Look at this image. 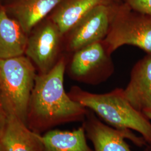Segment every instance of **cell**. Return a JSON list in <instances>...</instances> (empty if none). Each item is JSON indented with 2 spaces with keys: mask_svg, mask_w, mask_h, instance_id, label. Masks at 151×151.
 Listing matches in <instances>:
<instances>
[{
  "mask_svg": "<svg viewBox=\"0 0 151 151\" xmlns=\"http://www.w3.org/2000/svg\"><path fill=\"white\" fill-rule=\"evenodd\" d=\"M66 60L62 57L47 73L35 77L27 109L26 124L41 134L62 124L83 122L88 109L73 100L65 91Z\"/></svg>",
  "mask_w": 151,
  "mask_h": 151,
  "instance_id": "cell-1",
  "label": "cell"
},
{
  "mask_svg": "<svg viewBox=\"0 0 151 151\" xmlns=\"http://www.w3.org/2000/svg\"><path fill=\"white\" fill-rule=\"evenodd\" d=\"M74 101L91 110L108 125L120 130H133L151 145V123L145 114L136 110L124 96L123 89L103 94L93 93L73 86L68 93Z\"/></svg>",
  "mask_w": 151,
  "mask_h": 151,
  "instance_id": "cell-2",
  "label": "cell"
},
{
  "mask_svg": "<svg viewBox=\"0 0 151 151\" xmlns=\"http://www.w3.org/2000/svg\"><path fill=\"white\" fill-rule=\"evenodd\" d=\"M36 68L25 55L0 60V93L8 113L26 123Z\"/></svg>",
  "mask_w": 151,
  "mask_h": 151,
  "instance_id": "cell-3",
  "label": "cell"
},
{
  "mask_svg": "<svg viewBox=\"0 0 151 151\" xmlns=\"http://www.w3.org/2000/svg\"><path fill=\"white\" fill-rule=\"evenodd\" d=\"M102 42L110 55L124 45L151 53V15L134 11L119 0L114 2L108 34Z\"/></svg>",
  "mask_w": 151,
  "mask_h": 151,
  "instance_id": "cell-4",
  "label": "cell"
},
{
  "mask_svg": "<svg viewBox=\"0 0 151 151\" xmlns=\"http://www.w3.org/2000/svg\"><path fill=\"white\" fill-rule=\"evenodd\" d=\"M64 36L48 16L33 29L28 35L25 55L38 69L39 73H47L61 57L60 49Z\"/></svg>",
  "mask_w": 151,
  "mask_h": 151,
  "instance_id": "cell-5",
  "label": "cell"
},
{
  "mask_svg": "<svg viewBox=\"0 0 151 151\" xmlns=\"http://www.w3.org/2000/svg\"><path fill=\"white\" fill-rule=\"evenodd\" d=\"M69 65L70 76L76 81L97 84L113 72V64L102 42L90 44L72 53Z\"/></svg>",
  "mask_w": 151,
  "mask_h": 151,
  "instance_id": "cell-6",
  "label": "cell"
},
{
  "mask_svg": "<svg viewBox=\"0 0 151 151\" xmlns=\"http://www.w3.org/2000/svg\"><path fill=\"white\" fill-rule=\"evenodd\" d=\"M112 4L97 6L65 35L68 52L73 53L87 45L103 41L109 30Z\"/></svg>",
  "mask_w": 151,
  "mask_h": 151,
  "instance_id": "cell-7",
  "label": "cell"
},
{
  "mask_svg": "<svg viewBox=\"0 0 151 151\" xmlns=\"http://www.w3.org/2000/svg\"><path fill=\"white\" fill-rule=\"evenodd\" d=\"M82 123L86 135L93 144V151H133L125 138L138 147L147 146L142 136L134 134L131 130L118 129L104 124L89 109Z\"/></svg>",
  "mask_w": 151,
  "mask_h": 151,
  "instance_id": "cell-8",
  "label": "cell"
},
{
  "mask_svg": "<svg viewBox=\"0 0 151 151\" xmlns=\"http://www.w3.org/2000/svg\"><path fill=\"white\" fill-rule=\"evenodd\" d=\"M63 0H5L4 7L27 34Z\"/></svg>",
  "mask_w": 151,
  "mask_h": 151,
  "instance_id": "cell-9",
  "label": "cell"
},
{
  "mask_svg": "<svg viewBox=\"0 0 151 151\" xmlns=\"http://www.w3.org/2000/svg\"><path fill=\"white\" fill-rule=\"evenodd\" d=\"M124 96L136 110L151 111V53L137 62L130 73Z\"/></svg>",
  "mask_w": 151,
  "mask_h": 151,
  "instance_id": "cell-10",
  "label": "cell"
},
{
  "mask_svg": "<svg viewBox=\"0 0 151 151\" xmlns=\"http://www.w3.org/2000/svg\"><path fill=\"white\" fill-rule=\"evenodd\" d=\"M0 145L3 151H43L41 134L12 114L8 113Z\"/></svg>",
  "mask_w": 151,
  "mask_h": 151,
  "instance_id": "cell-11",
  "label": "cell"
},
{
  "mask_svg": "<svg viewBox=\"0 0 151 151\" xmlns=\"http://www.w3.org/2000/svg\"><path fill=\"white\" fill-rule=\"evenodd\" d=\"M118 0H63L48 17L65 36L81 19L96 6Z\"/></svg>",
  "mask_w": 151,
  "mask_h": 151,
  "instance_id": "cell-12",
  "label": "cell"
},
{
  "mask_svg": "<svg viewBox=\"0 0 151 151\" xmlns=\"http://www.w3.org/2000/svg\"><path fill=\"white\" fill-rule=\"evenodd\" d=\"M27 39L28 35L2 6L0 9V60L25 55Z\"/></svg>",
  "mask_w": 151,
  "mask_h": 151,
  "instance_id": "cell-13",
  "label": "cell"
},
{
  "mask_svg": "<svg viewBox=\"0 0 151 151\" xmlns=\"http://www.w3.org/2000/svg\"><path fill=\"white\" fill-rule=\"evenodd\" d=\"M43 151H93L83 126L72 131L52 129L41 135Z\"/></svg>",
  "mask_w": 151,
  "mask_h": 151,
  "instance_id": "cell-14",
  "label": "cell"
},
{
  "mask_svg": "<svg viewBox=\"0 0 151 151\" xmlns=\"http://www.w3.org/2000/svg\"><path fill=\"white\" fill-rule=\"evenodd\" d=\"M124 2L134 11L151 15V0H124Z\"/></svg>",
  "mask_w": 151,
  "mask_h": 151,
  "instance_id": "cell-15",
  "label": "cell"
},
{
  "mask_svg": "<svg viewBox=\"0 0 151 151\" xmlns=\"http://www.w3.org/2000/svg\"><path fill=\"white\" fill-rule=\"evenodd\" d=\"M8 116V113L4 106L0 93V138L5 127L6 123Z\"/></svg>",
  "mask_w": 151,
  "mask_h": 151,
  "instance_id": "cell-16",
  "label": "cell"
},
{
  "mask_svg": "<svg viewBox=\"0 0 151 151\" xmlns=\"http://www.w3.org/2000/svg\"><path fill=\"white\" fill-rule=\"evenodd\" d=\"M145 115H146V116L150 119L151 120V111H147V112H145L144 113Z\"/></svg>",
  "mask_w": 151,
  "mask_h": 151,
  "instance_id": "cell-17",
  "label": "cell"
},
{
  "mask_svg": "<svg viewBox=\"0 0 151 151\" xmlns=\"http://www.w3.org/2000/svg\"><path fill=\"white\" fill-rule=\"evenodd\" d=\"M144 151H151V145L148 144V145L147 146Z\"/></svg>",
  "mask_w": 151,
  "mask_h": 151,
  "instance_id": "cell-18",
  "label": "cell"
},
{
  "mask_svg": "<svg viewBox=\"0 0 151 151\" xmlns=\"http://www.w3.org/2000/svg\"><path fill=\"white\" fill-rule=\"evenodd\" d=\"M5 2V0H0V9L2 6L4 5V4Z\"/></svg>",
  "mask_w": 151,
  "mask_h": 151,
  "instance_id": "cell-19",
  "label": "cell"
},
{
  "mask_svg": "<svg viewBox=\"0 0 151 151\" xmlns=\"http://www.w3.org/2000/svg\"><path fill=\"white\" fill-rule=\"evenodd\" d=\"M0 151H3V150H2V148L1 146V145H0Z\"/></svg>",
  "mask_w": 151,
  "mask_h": 151,
  "instance_id": "cell-20",
  "label": "cell"
}]
</instances>
